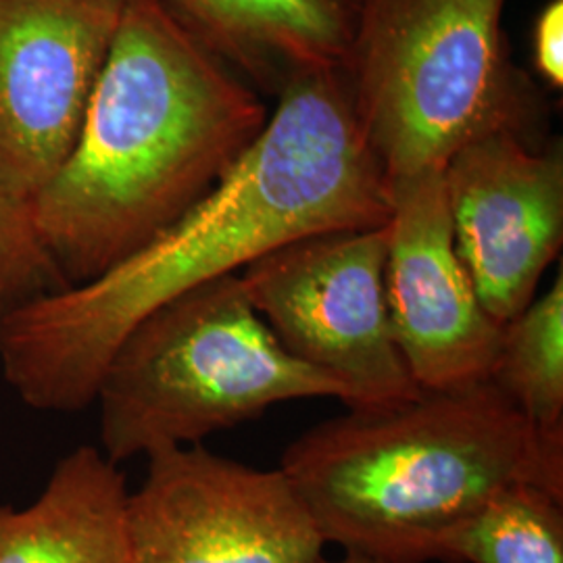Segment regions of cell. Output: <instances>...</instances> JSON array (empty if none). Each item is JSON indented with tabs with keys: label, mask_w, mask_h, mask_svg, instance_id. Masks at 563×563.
<instances>
[{
	"label": "cell",
	"mask_w": 563,
	"mask_h": 563,
	"mask_svg": "<svg viewBox=\"0 0 563 563\" xmlns=\"http://www.w3.org/2000/svg\"><path fill=\"white\" fill-rule=\"evenodd\" d=\"M390 181L344 69L290 81L262 134L180 222L80 286L23 305L0 325L4 383L32 409L90 407L125 334L181 292L239 274L284 244L390 220Z\"/></svg>",
	"instance_id": "1"
},
{
	"label": "cell",
	"mask_w": 563,
	"mask_h": 563,
	"mask_svg": "<svg viewBox=\"0 0 563 563\" xmlns=\"http://www.w3.org/2000/svg\"><path fill=\"white\" fill-rule=\"evenodd\" d=\"M267 120L257 90L163 0H125L78 142L32 202L67 286L99 278L180 222Z\"/></svg>",
	"instance_id": "2"
},
{
	"label": "cell",
	"mask_w": 563,
	"mask_h": 563,
	"mask_svg": "<svg viewBox=\"0 0 563 563\" xmlns=\"http://www.w3.org/2000/svg\"><path fill=\"white\" fill-rule=\"evenodd\" d=\"M280 470L325 544L380 563L441 562L453 532L507 486L563 495V437L481 383L349 409L302 432Z\"/></svg>",
	"instance_id": "3"
},
{
	"label": "cell",
	"mask_w": 563,
	"mask_h": 563,
	"mask_svg": "<svg viewBox=\"0 0 563 563\" xmlns=\"http://www.w3.org/2000/svg\"><path fill=\"white\" fill-rule=\"evenodd\" d=\"M507 0H362L346 78L388 181L444 169L490 134L539 144L543 102L516 67Z\"/></svg>",
	"instance_id": "4"
},
{
	"label": "cell",
	"mask_w": 563,
	"mask_h": 563,
	"mask_svg": "<svg viewBox=\"0 0 563 563\" xmlns=\"http://www.w3.org/2000/svg\"><path fill=\"white\" fill-rule=\"evenodd\" d=\"M341 401L339 384L290 357L249 301L239 274L195 286L136 323L104 365L102 453L121 463L213 432L280 402Z\"/></svg>",
	"instance_id": "5"
},
{
	"label": "cell",
	"mask_w": 563,
	"mask_h": 563,
	"mask_svg": "<svg viewBox=\"0 0 563 563\" xmlns=\"http://www.w3.org/2000/svg\"><path fill=\"white\" fill-rule=\"evenodd\" d=\"M384 274L386 225L284 244L239 276L282 349L339 384L346 409H386L422 390L393 339Z\"/></svg>",
	"instance_id": "6"
},
{
	"label": "cell",
	"mask_w": 563,
	"mask_h": 563,
	"mask_svg": "<svg viewBox=\"0 0 563 563\" xmlns=\"http://www.w3.org/2000/svg\"><path fill=\"white\" fill-rule=\"evenodd\" d=\"M128 495L132 563H316L325 541L290 478L209 451L162 446Z\"/></svg>",
	"instance_id": "7"
},
{
	"label": "cell",
	"mask_w": 563,
	"mask_h": 563,
	"mask_svg": "<svg viewBox=\"0 0 563 563\" xmlns=\"http://www.w3.org/2000/svg\"><path fill=\"white\" fill-rule=\"evenodd\" d=\"M125 0H0V186L30 205L71 155Z\"/></svg>",
	"instance_id": "8"
},
{
	"label": "cell",
	"mask_w": 563,
	"mask_h": 563,
	"mask_svg": "<svg viewBox=\"0 0 563 563\" xmlns=\"http://www.w3.org/2000/svg\"><path fill=\"white\" fill-rule=\"evenodd\" d=\"M455 249L486 313L509 322L537 297L563 244L562 142L490 134L444 165Z\"/></svg>",
	"instance_id": "9"
},
{
	"label": "cell",
	"mask_w": 563,
	"mask_h": 563,
	"mask_svg": "<svg viewBox=\"0 0 563 563\" xmlns=\"http://www.w3.org/2000/svg\"><path fill=\"white\" fill-rule=\"evenodd\" d=\"M386 307L393 339L420 390L488 383L504 323L476 295L455 249L443 169L390 181Z\"/></svg>",
	"instance_id": "10"
},
{
	"label": "cell",
	"mask_w": 563,
	"mask_h": 563,
	"mask_svg": "<svg viewBox=\"0 0 563 563\" xmlns=\"http://www.w3.org/2000/svg\"><path fill=\"white\" fill-rule=\"evenodd\" d=\"M239 76L269 95L346 69L362 0H163Z\"/></svg>",
	"instance_id": "11"
},
{
	"label": "cell",
	"mask_w": 563,
	"mask_h": 563,
	"mask_svg": "<svg viewBox=\"0 0 563 563\" xmlns=\"http://www.w3.org/2000/svg\"><path fill=\"white\" fill-rule=\"evenodd\" d=\"M120 463L81 444L60 457L41 497L0 505V563H132Z\"/></svg>",
	"instance_id": "12"
},
{
	"label": "cell",
	"mask_w": 563,
	"mask_h": 563,
	"mask_svg": "<svg viewBox=\"0 0 563 563\" xmlns=\"http://www.w3.org/2000/svg\"><path fill=\"white\" fill-rule=\"evenodd\" d=\"M488 383L528 422L563 437V274L504 323Z\"/></svg>",
	"instance_id": "13"
},
{
	"label": "cell",
	"mask_w": 563,
	"mask_h": 563,
	"mask_svg": "<svg viewBox=\"0 0 563 563\" xmlns=\"http://www.w3.org/2000/svg\"><path fill=\"white\" fill-rule=\"evenodd\" d=\"M443 563H563V495L507 486L444 543Z\"/></svg>",
	"instance_id": "14"
},
{
	"label": "cell",
	"mask_w": 563,
	"mask_h": 563,
	"mask_svg": "<svg viewBox=\"0 0 563 563\" xmlns=\"http://www.w3.org/2000/svg\"><path fill=\"white\" fill-rule=\"evenodd\" d=\"M65 288L36 234L32 207L0 186V325L23 305Z\"/></svg>",
	"instance_id": "15"
},
{
	"label": "cell",
	"mask_w": 563,
	"mask_h": 563,
	"mask_svg": "<svg viewBox=\"0 0 563 563\" xmlns=\"http://www.w3.org/2000/svg\"><path fill=\"white\" fill-rule=\"evenodd\" d=\"M532 59L551 86H563V0H551L534 23Z\"/></svg>",
	"instance_id": "16"
},
{
	"label": "cell",
	"mask_w": 563,
	"mask_h": 563,
	"mask_svg": "<svg viewBox=\"0 0 563 563\" xmlns=\"http://www.w3.org/2000/svg\"><path fill=\"white\" fill-rule=\"evenodd\" d=\"M316 563H380L374 562V560H367V558H362V555H353V553H344L341 560H318Z\"/></svg>",
	"instance_id": "17"
}]
</instances>
